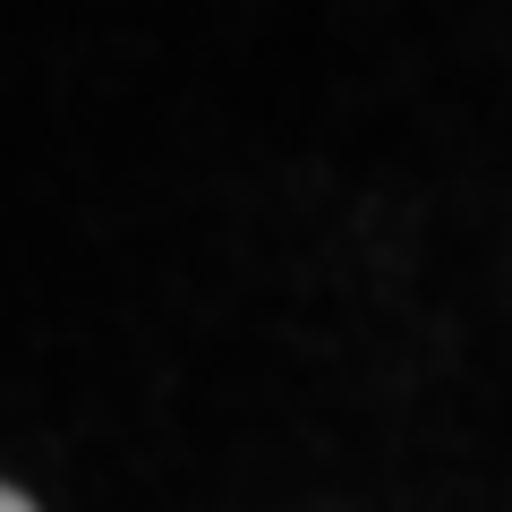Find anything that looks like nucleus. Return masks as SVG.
Returning a JSON list of instances; mask_svg holds the SVG:
<instances>
[{"instance_id": "obj_1", "label": "nucleus", "mask_w": 512, "mask_h": 512, "mask_svg": "<svg viewBox=\"0 0 512 512\" xmlns=\"http://www.w3.org/2000/svg\"><path fill=\"white\" fill-rule=\"evenodd\" d=\"M0 512H35V504H26V495H18V487H0Z\"/></svg>"}]
</instances>
